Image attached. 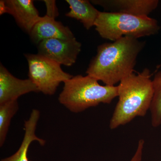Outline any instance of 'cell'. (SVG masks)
<instances>
[{
  "label": "cell",
  "instance_id": "cell-1",
  "mask_svg": "<svg viewBox=\"0 0 161 161\" xmlns=\"http://www.w3.org/2000/svg\"><path fill=\"white\" fill-rule=\"evenodd\" d=\"M145 44V41L130 36L101 44L90 62L87 75L106 85L115 86L133 73L136 59Z\"/></svg>",
  "mask_w": 161,
  "mask_h": 161
},
{
  "label": "cell",
  "instance_id": "cell-2",
  "mask_svg": "<svg viewBox=\"0 0 161 161\" xmlns=\"http://www.w3.org/2000/svg\"><path fill=\"white\" fill-rule=\"evenodd\" d=\"M150 70L134 73L121 80L118 86L119 101L110 121L114 130L129 123L137 116L143 117L150 109L153 95Z\"/></svg>",
  "mask_w": 161,
  "mask_h": 161
},
{
  "label": "cell",
  "instance_id": "cell-3",
  "mask_svg": "<svg viewBox=\"0 0 161 161\" xmlns=\"http://www.w3.org/2000/svg\"><path fill=\"white\" fill-rule=\"evenodd\" d=\"M117 96V86H103L89 75H78L64 82L58 100L70 112L79 113L100 103L109 104Z\"/></svg>",
  "mask_w": 161,
  "mask_h": 161
},
{
  "label": "cell",
  "instance_id": "cell-4",
  "mask_svg": "<svg viewBox=\"0 0 161 161\" xmlns=\"http://www.w3.org/2000/svg\"><path fill=\"white\" fill-rule=\"evenodd\" d=\"M95 30L103 39L114 41L125 36L138 38L158 33L160 26L155 19L125 14L100 12Z\"/></svg>",
  "mask_w": 161,
  "mask_h": 161
},
{
  "label": "cell",
  "instance_id": "cell-5",
  "mask_svg": "<svg viewBox=\"0 0 161 161\" xmlns=\"http://www.w3.org/2000/svg\"><path fill=\"white\" fill-rule=\"evenodd\" d=\"M25 57L28 64L29 79L44 95H53L60 83L73 77L64 71L60 64L41 55L26 54Z\"/></svg>",
  "mask_w": 161,
  "mask_h": 161
},
{
  "label": "cell",
  "instance_id": "cell-6",
  "mask_svg": "<svg viewBox=\"0 0 161 161\" xmlns=\"http://www.w3.org/2000/svg\"><path fill=\"white\" fill-rule=\"evenodd\" d=\"M38 54L48 58L60 65L71 66L76 62L81 51V44L76 38L51 39L38 44Z\"/></svg>",
  "mask_w": 161,
  "mask_h": 161
},
{
  "label": "cell",
  "instance_id": "cell-7",
  "mask_svg": "<svg viewBox=\"0 0 161 161\" xmlns=\"http://www.w3.org/2000/svg\"><path fill=\"white\" fill-rule=\"evenodd\" d=\"M40 92L30 79H21L13 76L2 63L0 64V104L18 100L22 95Z\"/></svg>",
  "mask_w": 161,
  "mask_h": 161
},
{
  "label": "cell",
  "instance_id": "cell-8",
  "mask_svg": "<svg viewBox=\"0 0 161 161\" xmlns=\"http://www.w3.org/2000/svg\"><path fill=\"white\" fill-rule=\"evenodd\" d=\"M91 2L109 12L138 16H148L159 4L158 0H92Z\"/></svg>",
  "mask_w": 161,
  "mask_h": 161
},
{
  "label": "cell",
  "instance_id": "cell-9",
  "mask_svg": "<svg viewBox=\"0 0 161 161\" xmlns=\"http://www.w3.org/2000/svg\"><path fill=\"white\" fill-rule=\"evenodd\" d=\"M29 35L32 41L37 45L43 40L48 39L75 37L69 27L46 15L40 17Z\"/></svg>",
  "mask_w": 161,
  "mask_h": 161
},
{
  "label": "cell",
  "instance_id": "cell-10",
  "mask_svg": "<svg viewBox=\"0 0 161 161\" xmlns=\"http://www.w3.org/2000/svg\"><path fill=\"white\" fill-rule=\"evenodd\" d=\"M7 13L11 15L20 28L30 34L41 17L32 0H5Z\"/></svg>",
  "mask_w": 161,
  "mask_h": 161
},
{
  "label": "cell",
  "instance_id": "cell-11",
  "mask_svg": "<svg viewBox=\"0 0 161 161\" xmlns=\"http://www.w3.org/2000/svg\"><path fill=\"white\" fill-rule=\"evenodd\" d=\"M40 116L39 110L33 109L28 119L24 123V137L19 150L13 155L3 159L1 161H30L27 157V153L30 145L34 141H36L41 146L45 145V141L38 137L36 134V129Z\"/></svg>",
  "mask_w": 161,
  "mask_h": 161
},
{
  "label": "cell",
  "instance_id": "cell-12",
  "mask_svg": "<svg viewBox=\"0 0 161 161\" xmlns=\"http://www.w3.org/2000/svg\"><path fill=\"white\" fill-rule=\"evenodd\" d=\"M70 10L65 16L78 20L86 30L95 26L100 11L87 0H66Z\"/></svg>",
  "mask_w": 161,
  "mask_h": 161
},
{
  "label": "cell",
  "instance_id": "cell-13",
  "mask_svg": "<svg viewBox=\"0 0 161 161\" xmlns=\"http://www.w3.org/2000/svg\"><path fill=\"white\" fill-rule=\"evenodd\" d=\"M19 109L18 101L0 104V147L5 143L12 118Z\"/></svg>",
  "mask_w": 161,
  "mask_h": 161
},
{
  "label": "cell",
  "instance_id": "cell-14",
  "mask_svg": "<svg viewBox=\"0 0 161 161\" xmlns=\"http://www.w3.org/2000/svg\"><path fill=\"white\" fill-rule=\"evenodd\" d=\"M152 81L153 95L150 110L152 126L157 128L161 125V70L155 74Z\"/></svg>",
  "mask_w": 161,
  "mask_h": 161
},
{
  "label": "cell",
  "instance_id": "cell-15",
  "mask_svg": "<svg viewBox=\"0 0 161 161\" xmlns=\"http://www.w3.org/2000/svg\"><path fill=\"white\" fill-rule=\"evenodd\" d=\"M43 2L46 6V15L55 19L58 17L59 14L56 1L54 0H45Z\"/></svg>",
  "mask_w": 161,
  "mask_h": 161
},
{
  "label": "cell",
  "instance_id": "cell-16",
  "mask_svg": "<svg viewBox=\"0 0 161 161\" xmlns=\"http://www.w3.org/2000/svg\"><path fill=\"white\" fill-rule=\"evenodd\" d=\"M145 141L142 139L139 141L135 154L130 161H142Z\"/></svg>",
  "mask_w": 161,
  "mask_h": 161
},
{
  "label": "cell",
  "instance_id": "cell-17",
  "mask_svg": "<svg viewBox=\"0 0 161 161\" xmlns=\"http://www.w3.org/2000/svg\"><path fill=\"white\" fill-rule=\"evenodd\" d=\"M6 13H7V7L5 3V0H1L0 1V15H2Z\"/></svg>",
  "mask_w": 161,
  "mask_h": 161
}]
</instances>
